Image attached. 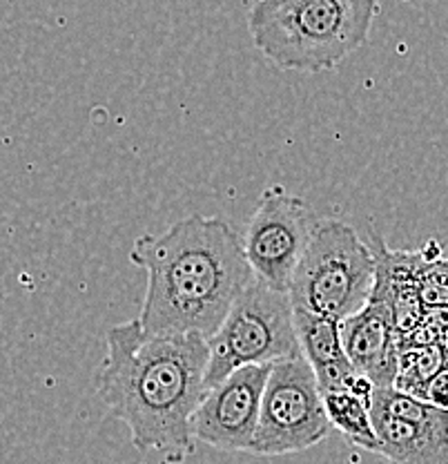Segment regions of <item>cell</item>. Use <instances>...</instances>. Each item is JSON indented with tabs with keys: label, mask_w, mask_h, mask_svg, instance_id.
<instances>
[{
	"label": "cell",
	"mask_w": 448,
	"mask_h": 464,
	"mask_svg": "<svg viewBox=\"0 0 448 464\" xmlns=\"http://www.w3.org/2000/svg\"><path fill=\"white\" fill-rule=\"evenodd\" d=\"M94 389L110 415L120 420L138 451L183 464L195 451L192 415L205 393L208 340L196 333L154 335L138 319L105 335Z\"/></svg>",
	"instance_id": "1"
},
{
	"label": "cell",
	"mask_w": 448,
	"mask_h": 464,
	"mask_svg": "<svg viewBox=\"0 0 448 464\" xmlns=\"http://www.w3.org/2000/svg\"><path fill=\"white\" fill-rule=\"evenodd\" d=\"M129 261L148 273L141 328L154 335L208 337L254 279L243 244L219 217L190 215L134 241Z\"/></svg>",
	"instance_id": "2"
},
{
	"label": "cell",
	"mask_w": 448,
	"mask_h": 464,
	"mask_svg": "<svg viewBox=\"0 0 448 464\" xmlns=\"http://www.w3.org/2000/svg\"><path fill=\"white\" fill-rule=\"evenodd\" d=\"M379 0H257L248 29L254 47L283 72L335 70L368 41Z\"/></svg>",
	"instance_id": "3"
},
{
	"label": "cell",
	"mask_w": 448,
	"mask_h": 464,
	"mask_svg": "<svg viewBox=\"0 0 448 464\" xmlns=\"http://www.w3.org/2000/svg\"><path fill=\"white\" fill-rule=\"evenodd\" d=\"M375 282V257L355 228L337 219H317L292 273V308L341 322L359 311Z\"/></svg>",
	"instance_id": "4"
},
{
	"label": "cell",
	"mask_w": 448,
	"mask_h": 464,
	"mask_svg": "<svg viewBox=\"0 0 448 464\" xmlns=\"http://www.w3.org/2000/svg\"><path fill=\"white\" fill-rule=\"evenodd\" d=\"M295 357L303 355L297 342L291 297L254 277L208 337L205 389L219 384L241 366L274 364Z\"/></svg>",
	"instance_id": "5"
},
{
	"label": "cell",
	"mask_w": 448,
	"mask_h": 464,
	"mask_svg": "<svg viewBox=\"0 0 448 464\" xmlns=\"http://www.w3.org/2000/svg\"><path fill=\"white\" fill-rule=\"evenodd\" d=\"M315 373L303 357L270 364L250 453L288 456L306 451L330 435Z\"/></svg>",
	"instance_id": "6"
},
{
	"label": "cell",
	"mask_w": 448,
	"mask_h": 464,
	"mask_svg": "<svg viewBox=\"0 0 448 464\" xmlns=\"http://www.w3.org/2000/svg\"><path fill=\"white\" fill-rule=\"evenodd\" d=\"M315 221V212L301 197L279 186L268 188L241 241L254 277L270 288L288 293Z\"/></svg>",
	"instance_id": "7"
},
{
	"label": "cell",
	"mask_w": 448,
	"mask_h": 464,
	"mask_svg": "<svg viewBox=\"0 0 448 464\" xmlns=\"http://www.w3.org/2000/svg\"><path fill=\"white\" fill-rule=\"evenodd\" d=\"M370 420L390 464H448V411L384 386L370 393Z\"/></svg>",
	"instance_id": "8"
},
{
	"label": "cell",
	"mask_w": 448,
	"mask_h": 464,
	"mask_svg": "<svg viewBox=\"0 0 448 464\" xmlns=\"http://www.w3.org/2000/svg\"><path fill=\"white\" fill-rule=\"evenodd\" d=\"M268 371L270 364L241 366L219 384L205 389L192 415V435L196 442L221 451H250Z\"/></svg>",
	"instance_id": "9"
},
{
	"label": "cell",
	"mask_w": 448,
	"mask_h": 464,
	"mask_svg": "<svg viewBox=\"0 0 448 464\" xmlns=\"http://www.w3.org/2000/svg\"><path fill=\"white\" fill-rule=\"evenodd\" d=\"M346 357L375 389L393 386L397 373L399 333L386 304L368 299L359 311L339 322Z\"/></svg>",
	"instance_id": "10"
},
{
	"label": "cell",
	"mask_w": 448,
	"mask_h": 464,
	"mask_svg": "<svg viewBox=\"0 0 448 464\" xmlns=\"http://www.w3.org/2000/svg\"><path fill=\"white\" fill-rule=\"evenodd\" d=\"M292 317H295L299 348H301L303 360L310 364L312 373H315L319 393L353 391L361 398L370 400L375 386L357 373V369L346 357L339 337V322L303 311V308H292Z\"/></svg>",
	"instance_id": "11"
},
{
	"label": "cell",
	"mask_w": 448,
	"mask_h": 464,
	"mask_svg": "<svg viewBox=\"0 0 448 464\" xmlns=\"http://www.w3.org/2000/svg\"><path fill=\"white\" fill-rule=\"evenodd\" d=\"M368 246L375 257V282L368 299L386 304L402 337L411 333L424 315V304L415 284V253L390 250L379 235H370Z\"/></svg>",
	"instance_id": "12"
},
{
	"label": "cell",
	"mask_w": 448,
	"mask_h": 464,
	"mask_svg": "<svg viewBox=\"0 0 448 464\" xmlns=\"http://www.w3.org/2000/svg\"><path fill=\"white\" fill-rule=\"evenodd\" d=\"M330 429H337L348 442L366 451L377 453V435L370 420V400L353 391H326L321 393Z\"/></svg>",
	"instance_id": "13"
},
{
	"label": "cell",
	"mask_w": 448,
	"mask_h": 464,
	"mask_svg": "<svg viewBox=\"0 0 448 464\" xmlns=\"http://www.w3.org/2000/svg\"><path fill=\"white\" fill-rule=\"evenodd\" d=\"M448 366V353L444 342L426 346H399L397 373H395L393 389L413 398L424 400L428 382Z\"/></svg>",
	"instance_id": "14"
},
{
	"label": "cell",
	"mask_w": 448,
	"mask_h": 464,
	"mask_svg": "<svg viewBox=\"0 0 448 464\" xmlns=\"http://www.w3.org/2000/svg\"><path fill=\"white\" fill-rule=\"evenodd\" d=\"M415 284L424 308L448 306V259L433 248L415 250Z\"/></svg>",
	"instance_id": "15"
},
{
	"label": "cell",
	"mask_w": 448,
	"mask_h": 464,
	"mask_svg": "<svg viewBox=\"0 0 448 464\" xmlns=\"http://www.w3.org/2000/svg\"><path fill=\"white\" fill-rule=\"evenodd\" d=\"M424 400H426L428 404L437 406V409L448 411V366H444L440 373H435V377L428 382Z\"/></svg>",
	"instance_id": "16"
},
{
	"label": "cell",
	"mask_w": 448,
	"mask_h": 464,
	"mask_svg": "<svg viewBox=\"0 0 448 464\" xmlns=\"http://www.w3.org/2000/svg\"><path fill=\"white\" fill-rule=\"evenodd\" d=\"M422 324L424 328L433 333L437 340H444L448 333V306H428L424 308L422 315Z\"/></svg>",
	"instance_id": "17"
},
{
	"label": "cell",
	"mask_w": 448,
	"mask_h": 464,
	"mask_svg": "<svg viewBox=\"0 0 448 464\" xmlns=\"http://www.w3.org/2000/svg\"><path fill=\"white\" fill-rule=\"evenodd\" d=\"M444 346H446V353H448V333H446V337H444Z\"/></svg>",
	"instance_id": "18"
}]
</instances>
